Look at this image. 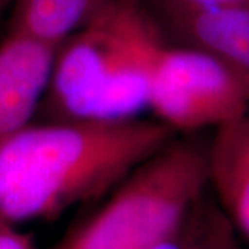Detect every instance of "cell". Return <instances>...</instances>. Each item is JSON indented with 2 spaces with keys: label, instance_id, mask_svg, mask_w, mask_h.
<instances>
[{
  "label": "cell",
  "instance_id": "obj_1",
  "mask_svg": "<svg viewBox=\"0 0 249 249\" xmlns=\"http://www.w3.org/2000/svg\"><path fill=\"white\" fill-rule=\"evenodd\" d=\"M175 139L160 121H49L0 147V229L52 220L116 187Z\"/></svg>",
  "mask_w": 249,
  "mask_h": 249
},
{
  "label": "cell",
  "instance_id": "obj_2",
  "mask_svg": "<svg viewBox=\"0 0 249 249\" xmlns=\"http://www.w3.org/2000/svg\"><path fill=\"white\" fill-rule=\"evenodd\" d=\"M208 187L206 151L172 140L134 168L55 249H144L186 229Z\"/></svg>",
  "mask_w": 249,
  "mask_h": 249
},
{
  "label": "cell",
  "instance_id": "obj_3",
  "mask_svg": "<svg viewBox=\"0 0 249 249\" xmlns=\"http://www.w3.org/2000/svg\"><path fill=\"white\" fill-rule=\"evenodd\" d=\"M162 37L142 0H111L58 47L39 109L62 121L75 106L134 72L133 62Z\"/></svg>",
  "mask_w": 249,
  "mask_h": 249
},
{
  "label": "cell",
  "instance_id": "obj_4",
  "mask_svg": "<svg viewBox=\"0 0 249 249\" xmlns=\"http://www.w3.org/2000/svg\"><path fill=\"white\" fill-rule=\"evenodd\" d=\"M148 109L173 132L217 129L249 111V79L208 54L165 42Z\"/></svg>",
  "mask_w": 249,
  "mask_h": 249
},
{
  "label": "cell",
  "instance_id": "obj_5",
  "mask_svg": "<svg viewBox=\"0 0 249 249\" xmlns=\"http://www.w3.org/2000/svg\"><path fill=\"white\" fill-rule=\"evenodd\" d=\"M58 47L10 32L0 45V147L29 126L42 104Z\"/></svg>",
  "mask_w": 249,
  "mask_h": 249
},
{
  "label": "cell",
  "instance_id": "obj_6",
  "mask_svg": "<svg viewBox=\"0 0 249 249\" xmlns=\"http://www.w3.org/2000/svg\"><path fill=\"white\" fill-rule=\"evenodd\" d=\"M151 16L168 43L208 54L249 79V6Z\"/></svg>",
  "mask_w": 249,
  "mask_h": 249
},
{
  "label": "cell",
  "instance_id": "obj_7",
  "mask_svg": "<svg viewBox=\"0 0 249 249\" xmlns=\"http://www.w3.org/2000/svg\"><path fill=\"white\" fill-rule=\"evenodd\" d=\"M206 168L220 211L249 240V111L216 129L206 150Z\"/></svg>",
  "mask_w": 249,
  "mask_h": 249
},
{
  "label": "cell",
  "instance_id": "obj_8",
  "mask_svg": "<svg viewBox=\"0 0 249 249\" xmlns=\"http://www.w3.org/2000/svg\"><path fill=\"white\" fill-rule=\"evenodd\" d=\"M111 0H16L11 31L60 47Z\"/></svg>",
  "mask_w": 249,
  "mask_h": 249
},
{
  "label": "cell",
  "instance_id": "obj_9",
  "mask_svg": "<svg viewBox=\"0 0 249 249\" xmlns=\"http://www.w3.org/2000/svg\"><path fill=\"white\" fill-rule=\"evenodd\" d=\"M235 232L220 208L201 201L187 223L184 249H241Z\"/></svg>",
  "mask_w": 249,
  "mask_h": 249
},
{
  "label": "cell",
  "instance_id": "obj_10",
  "mask_svg": "<svg viewBox=\"0 0 249 249\" xmlns=\"http://www.w3.org/2000/svg\"><path fill=\"white\" fill-rule=\"evenodd\" d=\"M142 3L151 14L249 6V0H142Z\"/></svg>",
  "mask_w": 249,
  "mask_h": 249
},
{
  "label": "cell",
  "instance_id": "obj_11",
  "mask_svg": "<svg viewBox=\"0 0 249 249\" xmlns=\"http://www.w3.org/2000/svg\"><path fill=\"white\" fill-rule=\"evenodd\" d=\"M0 249H36L32 234L21 232L11 227L0 229Z\"/></svg>",
  "mask_w": 249,
  "mask_h": 249
},
{
  "label": "cell",
  "instance_id": "obj_12",
  "mask_svg": "<svg viewBox=\"0 0 249 249\" xmlns=\"http://www.w3.org/2000/svg\"><path fill=\"white\" fill-rule=\"evenodd\" d=\"M186 229L176 235H173V237L160 241V242L144 249H184L186 248Z\"/></svg>",
  "mask_w": 249,
  "mask_h": 249
},
{
  "label": "cell",
  "instance_id": "obj_13",
  "mask_svg": "<svg viewBox=\"0 0 249 249\" xmlns=\"http://www.w3.org/2000/svg\"><path fill=\"white\" fill-rule=\"evenodd\" d=\"M14 1H16V0H0V16H1V13H3L4 10L9 7L10 4H14Z\"/></svg>",
  "mask_w": 249,
  "mask_h": 249
}]
</instances>
